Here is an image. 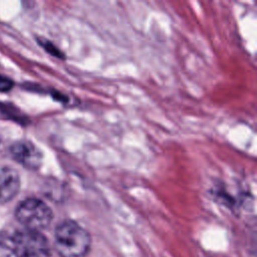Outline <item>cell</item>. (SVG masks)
Listing matches in <instances>:
<instances>
[{"instance_id": "obj_8", "label": "cell", "mask_w": 257, "mask_h": 257, "mask_svg": "<svg viewBox=\"0 0 257 257\" xmlns=\"http://www.w3.org/2000/svg\"><path fill=\"white\" fill-rule=\"evenodd\" d=\"M42 45H43V47L49 52V53H51V54H53L54 56H57V57H61V52L60 51H58V49L55 47V46H53L50 42H48V41H45V42H43L42 43Z\"/></svg>"}, {"instance_id": "obj_5", "label": "cell", "mask_w": 257, "mask_h": 257, "mask_svg": "<svg viewBox=\"0 0 257 257\" xmlns=\"http://www.w3.org/2000/svg\"><path fill=\"white\" fill-rule=\"evenodd\" d=\"M20 189V177L16 170L10 167L0 169V203H8Z\"/></svg>"}, {"instance_id": "obj_7", "label": "cell", "mask_w": 257, "mask_h": 257, "mask_svg": "<svg viewBox=\"0 0 257 257\" xmlns=\"http://www.w3.org/2000/svg\"><path fill=\"white\" fill-rule=\"evenodd\" d=\"M12 87H13V81L10 78L0 74V91L1 92L9 91Z\"/></svg>"}, {"instance_id": "obj_6", "label": "cell", "mask_w": 257, "mask_h": 257, "mask_svg": "<svg viewBox=\"0 0 257 257\" xmlns=\"http://www.w3.org/2000/svg\"><path fill=\"white\" fill-rule=\"evenodd\" d=\"M0 257H16L11 243H5L0 240Z\"/></svg>"}, {"instance_id": "obj_4", "label": "cell", "mask_w": 257, "mask_h": 257, "mask_svg": "<svg viewBox=\"0 0 257 257\" xmlns=\"http://www.w3.org/2000/svg\"><path fill=\"white\" fill-rule=\"evenodd\" d=\"M10 153L12 158L26 169L37 170L42 165V153L30 141L15 142L10 148Z\"/></svg>"}, {"instance_id": "obj_1", "label": "cell", "mask_w": 257, "mask_h": 257, "mask_svg": "<svg viewBox=\"0 0 257 257\" xmlns=\"http://www.w3.org/2000/svg\"><path fill=\"white\" fill-rule=\"evenodd\" d=\"M54 241L60 257H84L90 248L88 232L72 220H65L57 225Z\"/></svg>"}, {"instance_id": "obj_3", "label": "cell", "mask_w": 257, "mask_h": 257, "mask_svg": "<svg viewBox=\"0 0 257 257\" xmlns=\"http://www.w3.org/2000/svg\"><path fill=\"white\" fill-rule=\"evenodd\" d=\"M10 243L16 257H50L48 241L39 231H17Z\"/></svg>"}, {"instance_id": "obj_2", "label": "cell", "mask_w": 257, "mask_h": 257, "mask_svg": "<svg viewBox=\"0 0 257 257\" xmlns=\"http://www.w3.org/2000/svg\"><path fill=\"white\" fill-rule=\"evenodd\" d=\"M15 217L25 229L40 232L50 225L53 213L50 207L40 199L27 198L17 206Z\"/></svg>"}]
</instances>
